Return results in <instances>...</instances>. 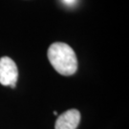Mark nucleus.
I'll return each instance as SVG.
<instances>
[{
    "label": "nucleus",
    "instance_id": "obj_2",
    "mask_svg": "<svg viewBox=\"0 0 129 129\" xmlns=\"http://www.w3.org/2000/svg\"><path fill=\"white\" fill-rule=\"evenodd\" d=\"M18 78V70L14 60L8 56L0 58V83L14 88Z\"/></svg>",
    "mask_w": 129,
    "mask_h": 129
},
{
    "label": "nucleus",
    "instance_id": "obj_3",
    "mask_svg": "<svg viewBox=\"0 0 129 129\" xmlns=\"http://www.w3.org/2000/svg\"><path fill=\"white\" fill-rule=\"evenodd\" d=\"M80 122V113L77 109H70L56 119L55 129H77Z\"/></svg>",
    "mask_w": 129,
    "mask_h": 129
},
{
    "label": "nucleus",
    "instance_id": "obj_1",
    "mask_svg": "<svg viewBox=\"0 0 129 129\" xmlns=\"http://www.w3.org/2000/svg\"><path fill=\"white\" fill-rule=\"evenodd\" d=\"M48 59L54 69L62 76H72L78 70V59L74 50L63 42H55L49 47Z\"/></svg>",
    "mask_w": 129,
    "mask_h": 129
},
{
    "label": "nucleus",
    "instance_id": "obj_4",
    "mask_svg": "<svg viewBox=\"0 0 129 129\" xmlns=\"http://www.w3.org/2000/svg\"><path fill=\"white\" fill-rule=\"evenodd\" d=\"M54 115H55V116H57V112H56V111H54Z\"/></svg>",
    "mask_w": 129,
    "mask_h": 129
}]
</instances>
